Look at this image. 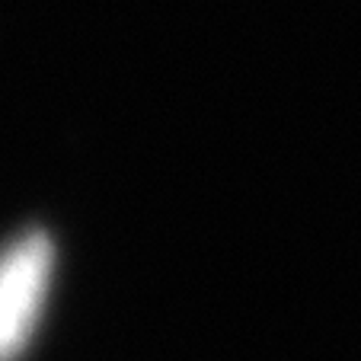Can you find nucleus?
Returning <instances> with one entry per match:
<instances>
[{"mask_svg":"<svg viewBox=\"0 0 361 361\" xmlns=\"http://www.w3.org/2000/svg\"><path fill=\"white\" fill-rule=\"evenodd\" d=\"M55 269V243L26 231L0 250V361H16L39 326Z\"/></svg>","mask_w":361,"mask_h":361,"instance_id":"1","label":"nucleus"}]
</instances>
